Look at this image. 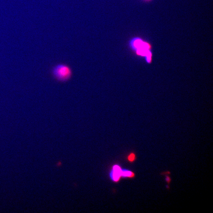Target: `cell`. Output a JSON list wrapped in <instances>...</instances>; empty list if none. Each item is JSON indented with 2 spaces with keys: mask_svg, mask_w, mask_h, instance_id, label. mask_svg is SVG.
<instances>
[{
  "mask_svg": "<svg viewBox=\"0 0 213 213\" xmlns=\"http://www.w3.org/2000/svg\"><path fill=\"white\" fill-rule=\"evenodd\" d=\"M130 46L133 50L136 51L137 55L146 56L147 62L150 61L151 55L148 50L150 47L147 43L143 42L140 39H135L131 41Z\"/></svg>",
  "mask_w": 213,
  "mask_h": 213,
  "instance_id": "2",
  "label": "cell"
},
{
  "mask_svg": "<svg viewBox=\"0 0 213 213\" xmlns=\"http://www.w3.org/2000/svg\"><path fill=\"white\" fill-rule=\"evenodd\" d=\"M134 174L132 172L127 170L122 171V177H124L131 178L134 177Z\"/></svg>",
  "mask_w": 213,
  "mask_h": 213,
  "instance_id": "4",
  "label": "cell"
},
{
  "mask_svg": "<svg viewBox=\"0 0 213 213\" xmlns=\"http://www.w3.org/2000/svg\"><path fill=\"white\" fill-rule=\"evenodd\" d=\"M122 171L121 169L119 166L115 165L113 166L110 174L112 181L117 182L119 180L121 177H122Z\"/></svg>",
  "mask_w": 213,
  "mask_h": 213,
  "instance_id": "3",
  "label": "cell"
},
{
  "mask_svg": "<svg viewBox=\"0 0 213 213\" xmlns=\"http://www.w3.org/2000/svg\"><path fill=\"white\" fill-rule=\"evenodd\" d=\"M53 76L57 81L61 82L67 81L71 77V69L68 65L58 64L55 66L51 70Z\"/></svg>",
  "mask_w": 213,
  "mask_h": 213,
  "instance_id": "1",
  "label": "cell"
},
{
  "mask_svg": "<svg viewBox=\"0 0 213 213\" xmlns=\"http://www.w3.org/2000/svg\"><path fill=\"white\" fill-rule=\"evenodd\" d=\"M135 155L134 154H131L129 155L128 157V160L129 161L132 162L134 160H135Z\"/></svg>",
  "mask_w": 213,
  "mask_h": 213,
  "instance_id": "5",
  "label": "cell"
}]
</instances>
